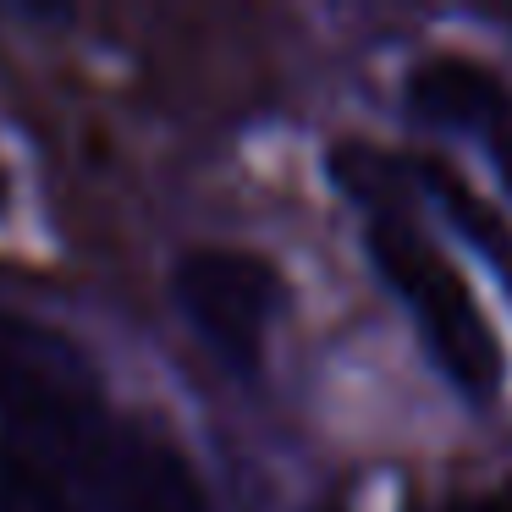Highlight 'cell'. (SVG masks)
<instances>
[{
    "label": "cell",
    "instance_id": "obj_1",
    "mask_svg": "<svg viewBox=\"0 0 512 512\" xmlns=\"http://www.w3.org/2000/svg\"><path fill=\"white\" fill-rule=\"evenodd\" d=\"M331 171L358 204H364V243L369 259L380 265V276L391 281L402 303H408L413 325H419L424 347L435 353V364L446 369V380L468 391V397H490L507 375L501 342L490 331L485 309H479L474 287L463 281V270L424 237V226L413 221V210H402V166L386 160L380 149L342 144L331 155Z\"/></svg>",
    "mask_w": 512,
    "mask_h": 512
},
{
    "label": "cell",
    "instance_id": "obj_9",
    "mask_svg": "<svg viewBox=\"0 0 512 512\" xmlns=\"http://www.w3.org/2000/svg\"><path fill=\"white\" fill-rule=\"evenodd\" d=\"M0 210H6V182H0Z\"/></svg>",
    "mask_w": 512,
    "mask_h": 512
},
{
    "label": "cell",
    "instance_id": "obj_2",
    "mask_svg": "<svg viewBox=\"0 0 512 512\" xmlns=\"http://www.w3.org/2000/svg\"><path fill=\"white\" fill-rule=\"evenodd\" d=\"M0 424L6 441L39 446L83 468V479L111 435L105 380L89 353L67 331L17 309H0Z\"/></svg>",
    "mask_w": 512,
    "mask_h": 512
},
{
    "label": "cell",
    "instance_id": "obj_3",
    "mask_svg": "<svg viewBox=\"0 0 512 512\" xmlns=\"http://www.w3.org/2000/svg\"><path fill=\"white\" fill-rule=\"evenodd\" d=\"M182 320L199 331V342L237 375H254L265 364V336L287 303V281L270 259L243 248H199L171 276Z\"/></svg>",
    "mask_w": 512,
    "mask_h": 512
},
{
    "label": "cell",
    "instance_id": "obj_7",
    "mask_svg": "<svg viewBox=\"0 0 512 512\" xmlns=\"http://www.w3.org/2000/svg\"><path fill=\"white\" fill-rule=\"evenodd\" d=\"M419 182H424V193L435 199V210H441L446 221H452L457 232H463L468 243L490 259V270L512 287V226L501 221V215L490 210V204L479 199L457 171H446L441 160H419Z\"/></svg>",
    "mask_w": 512,
    "mask_h": 512
},
{
    "label": "cell",
    "instance_id": "obj_8",
    "mask_svg": "<svg viewBox=\"0 0 512 512\" xmlns=\"http://www.w3.org/2000/svg\"><path fill=\"white\" fill-rule=\"evenodd\" d=\"M441 512H512V485L474 490V496H457V501H446Z\"/></svg>",
    "mask_w": 512,
    "mask_h": 512
},
{
    "label": "cell",
    "instance_id": "obj_4",
    "mask_svg": "<svg viewBox=\"0 0 512 512\" xmlns=\"http://www.w3.org/2000/svg\"><path fill=\"white\" fill-rule=\"evenodd\" d=\"M94 512H215L193 463L155 430L111 424L100 457L89 463Z\"/></svg>",
    "mask_w": 512,
    "mask_h": 512
},
{
    "label": "cell",
    "instance_id": "obj_6",
    "mask_svg": "<svg viewBox=\"0 0 512 512\" xmlns=\"http://www.w3.org/2000/svg\"><path fill=\"white\" fill-rule=\"evenodd\" d=\"M0 512H89V479L39 446L0 441Z\"/></svg>",
    "mask_w": 512,
    "mask_h": 512
},
{
    "label": "cell",
    "instance_id": "obj_5",
    "mask_svg": "<svg viewBox=\"0 0 512 512\" xmlns=\"http://www.w3.org/2000/svg\"><path fill=\"white\" fill-rule=\"evenodd\" d=\"M408 105L430 127L463 133L512 188V89L468 56H430L408 72Z\"/></svg>",
    "mask_w": 512,
    "mask_h": 512
}]
</instances>
